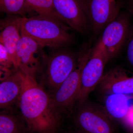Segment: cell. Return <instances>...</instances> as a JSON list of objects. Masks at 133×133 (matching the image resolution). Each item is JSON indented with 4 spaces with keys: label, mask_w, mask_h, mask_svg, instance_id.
<instances>
[{
    "label": "cell",
    "mask_w": 133,
    "mask_h": 133,
    "mask_svg": "<svg viewBox=\"0 0 133 133\" xmlns=\"http://www.w3.org/2000/svg\"><path fill=\"white\" fill-rule=\"evenodd\" d=\"M17 104L30 133H56L61 122L52 111L50 95L38 84L35 77L25 74Z\"/></svg>",
    "instance_id": "6da1fadb"
},
{
    "label": "cell",
    "mask_w": 133,
    "mask_h": 133,
    "mask_svg": "<svg viewBox=\"0 0 133 133\" xmlns=\"http://www.w3.org/2000/svg\"><path fill=\"white\" fill-rule=\"evenodd\" d=\"M71 28L64 22L51 17L38 15L22 17L21 34L35 40L43 47H66L74 42Z\"/></svg>",
    "instance_id": "7a4b0ae2"
},
{
    "label": "cell",
    "mask_w": 133,
    "mask_h": 133,
    "mask_svg": "<svg viewBox=\"0 0 133 133\" xmlns=\"http://www.w3.org/2000/svg\"><path fill=\"white\" fill-rule=\"evenodd\" d=\"M91 44L89 41L82 46L75 69L59 88L50 95L52 111L60 122L71 116L75 104L78 102L81 74L91 53Z\"/></svg>",
    "instance_id": "3957f363"
},
{
    "label": "cell",
    "mask_w": 133,
    "mask_h": 133,
    "mask_svg": "<svg viewBox=\"0 0 133 133\" xmlns=\"http://www.w3.org/2000/svg\"><path fill=\"white\" fill-rule=\"evenodd\" d=\"M74 122L79 133H118L116 122L104 107L88 99L79 104Z\"/></svg>",
    "instance_id": "277c9868"
},
{
    "label": "cell",
    "mask_w": 133,
    "mask_h": 133,
    "mask_svg": "<svg viewBox=\"0 0 133 133\" xmlns=\"http://www.w3.org/2000/svg\"><path fill=\"white\" fill-rule=\"evenodd\" d=\"M131 16L127 10L120 12L102 30L98 43L104 51L108 61L117 56L125 45L132 25Z\"/></svg>",
    "instance_id": "5b68a950"
},
{
    "label": "cell",
    "mask_w": 133,
    "mask_h": 133,
    "mask_svg": "<svg viewBox=\"0 0 133 133\" xmlns=\"http://www.w3.org/2000/svg\"><path fill=\"white\" fill-rule=\"evenodd\" d=\"M86 14L94 40L121 12L118 0H84Z\"/></svg>",
    "instance_id": "8992f818"
},
{
    "label": "cell",
    "mask_w": 133,
    "mask_h": 133,
    "mask_svg": "<svg viewBox=\"0 0 133 133\" xmlns=\"http://www.w3.org/2000/svg\"><path fill=\"white\" fill-rule=\"evenodd\" d=\"M108 62L107 56L99 43L93 48L90 56L82 71L79 104L88 99L90 94L97 87L104 75V69Z\"/></svg>",
    "instance_id": "52a82bcc"
},
{
    "label": "cell",
    "mask_w": 133,
    "mask_h": 133,
    "mask_svg": "<svg viewBox=\"0 0 133 133\" xmlns=\"http://www.w3.org/2000/svg\"><path fill=\"white\" fill-rule=\"evenodd\" d=\"M21 36L16 49L17 68L24 74L35 77L48 60L44 47L29 37Z\"/></svg>",
    "instance_id": "ba28073f"
},
{
    "label": "cell",
    "mask_w": 133,
    "mask_h": 133,
    "mask_svg": "<svg viewBox=\"0 0 133 133\" xmlns=\"http://www.w3.org/2000/svg\"><path fill=\"white\" fill-rule=\"evenodd\" d=\"M77 61L74 54L68 51L56 52L48 59L45 76L53 91L59 88L75 69Z\"/></svg>",
    "instance_id": "9c48e42d"
},
{
    "label": "cell",
    "mask_w": 133,
    "mask_h": 133,
    "mask_svg": "<svg viewBox=\"0 0 133 133\" xmlns=\"http://www.w3.org/2000/svg\"><path fill=\"white\" fill-rule=\"evenodd\" d=\"M55 10L65 24L83 35L89 33L84 0H54Z\"/></svg>",
    "instance_id": "30bf717a"
},
{
    "label": "cell",
    "mask_w": 133,
    "mask_h": 133,
    "mask_svg": "<svg viewBox=\"0 0 133 133\" xmlns=\"http://www.w3.org/2000/svg\"><path fill=\"white\" fill-rule=\"evenodd\" d=\"M129 74L120 67L111 69L104 74L97 86L98 92L102 96L111 94L133 95V73Z\"/></svg>",
    "instance_id": "8fae6325"
},
{
    "label": "cell",
    "mask_w": 133,
    "mask_h": 133,
    "mask_svg": "<svg viewBox=\"0 0 133 133\" xmlns=\"http://www.w3.org/2000/svg\"><path fill=\"white\" fill-rule=\"evenodd\" d=\"M25 74L19 69L11 75L1 80L0 107L10 108L15 103L17 104L23 88Z\"/></svg>",
    "instance_id": "7c38bea8"
},
{
    "label": "cell",
    "mask_w": 133,
    "mask_h": 133,
    "mask_svg": "<svg viewBox=\"0 0 133 133\" xmlns=\"http://www.w3.org/2000/svg\"><path fill=\"white\" fill-rule=\"evenodd\" d=\"M21 17L10 16L1 21L0 43L4 45L17 68L16 49L21 38Z\"/></svg>",
    "instance_id": "4fadbf2b"
},
{
    "label": "cell",
    "mask_w": 133,
    "mask_h": 133,
    "mask_svg": "<svg viewBox=\"0 0 133 133\" xmlns=\"http://www.w3.org/2000/svg\"><path fill=\"white\" fill-rule=\"evenodd\" d=\"M104 107L115 121L122 123L133 107V95L111 94L103 96Z\"/></svg>",
    "instance_id": "5bb4252c"
},
{
    "label": "cell",
    "mask_w": 133,
    "mask_h": 133,
    "mask_svg": "<svg viewBox=\"0 0 133 133\" xmlns=\"http://www.w3.org/2000/svg\"><path fill=\"white\" fill-rule=\"evenodd\" d=\"M28 128L24 120L5 113L0 115V133H24Z\"/></svg>",
    "instance_id": "9a60e30c"
},
{
    "label": "cell",
    "mask_w": 133,
    "mask_h": 133,
    "mask_svg": "<svg viewBox=\"0 0 133 133\" xmlns=\"http://www.w3.org/2000/svg\"><path fill=\"white\" fill-rule=\"evenodd\" d=\"M26 10H33L38 15L51 17L63 21L55 10L54 0H26Z\"/></svg>",
    "instance_id": "2e32d148"
},
{
    "label": "cell",
    "mask_w": 133,
    "mask_h": 133,
    "mask_svg": "<svg viewBox=\"0 0 133 133\" xmlns=\"http://www.w3.org/2000/svg\"><path fill=\"white\" fill-rule=\"evenodd\" d=\"M0 66L1 80L7 77L17 69L7 50L1 43H0Z\"/></svg>",
    "instance_id": "e0dca14e"
},
{
    "label": "cell",
    "mask_w": 133,
    "mask_h": 133,
    "mask_svg": "<svg viewBox=\"0 0 133 133\" xmlns=\"http://www.w3.org/2000/svg\"><path fill=\"white\" fill-rule=\"evenodd\" d=\"M0 9L8 15H23L26 10V0H0Z\"/></svg>",
    "instance_id": "ac0fdd59"
},
{
    "label": "cell",
    "mask_w": 133,
    "mask_h": 133,
    "mask_svg": "<svg viewBox=\"0 0 133 133\" xmlns=\"http://www.w3.org/2000/svg\"><path fill=\"white\" fill-rule=\"evenodd\" d=\"M126 54L129 64L133 67V24L125 45Z\"/></svg>",
    "instance_id": "d6986e66"
},
{
    "label": "cell",
    "mask_w": 133,
    "mask_h": 133,
    "mask_svg": "<svg viewBox=\"0 0 133 133\" xmlns=\"http://www.w3.org/2000/svg\"><path fill=\"white\" fill-rule=\"evenodd\" d=\"M123 5L126 10L133 16V0H125Z\"/></svg>",
    "instance_id": "ffe728a7"
},
{
    "label": "cell",
    "mask_w": 133,
    "mask_h": 133,
    "mask_svg": "<svg viewBox=\"0 0 133 133\" xmlns=\"http://www.w3.org/2000/svg\"><path fill=\"white\" fill-rule=\"evenodd\" d=\"M79 133L78 132H77L76 130H75V131H71V132H69V133Z\"/></svg>",
    "instance_id": "44dd1931"
}]
</instances>
